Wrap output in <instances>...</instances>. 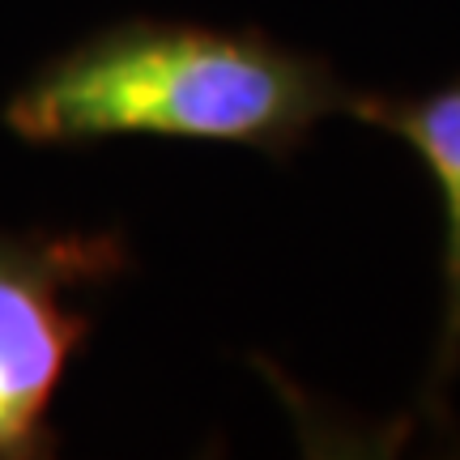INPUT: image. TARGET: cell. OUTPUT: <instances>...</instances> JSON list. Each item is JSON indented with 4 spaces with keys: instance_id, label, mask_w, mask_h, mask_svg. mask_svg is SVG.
<instances>
[{
    "instance_id": "obj_1",
    "label": "cell",
    "mask_w": 460,
    "mask_h": 460,
    "mask_svg": "<svg viewBox=\"0 0 460 460\" xmlns=\"http://www.w3.org/2000/svg\"><path fill=\"white\" fill-rule=\"evenodd\" d=\"M349 85L264 31L132 17L60 51L4 102L26 146L163 137L286 158L341 115Z\"/></svg>"
},
{
    "instance_id": "obj_2",
    "label": "cell",
    "mask_w": 460,
    "mask_h": 460,
    "mask_svg": "<svg viewBox=\"0 0 460 460\" xmlns=\"http://www.w3.org/2000/svg\"><path fill=\"white\" fill-rule=\"evenodd\" d=\"M128 261L115 230L0 226V460L60 452L51 401L94 329V315L68 295L115 281Z\"/></svg>"
},
{
    "instance_id": "obj_3",
    "label": "cell",
    "mask_w": 460,
    "mask_h": 460,
    "mask_svg": "<svg viewBox=\"0 0 460 460\" xmlns=\"http://www.w3.org/2000/svg\"><path fill=\"white\" fill-rule=\"evenodd\" d=\"M345 115L396 137L418 154L444 205V252H439V341L430 384L444 388L460 367V82L427 94H349Z\"/></svg>"
}]
</instances>
